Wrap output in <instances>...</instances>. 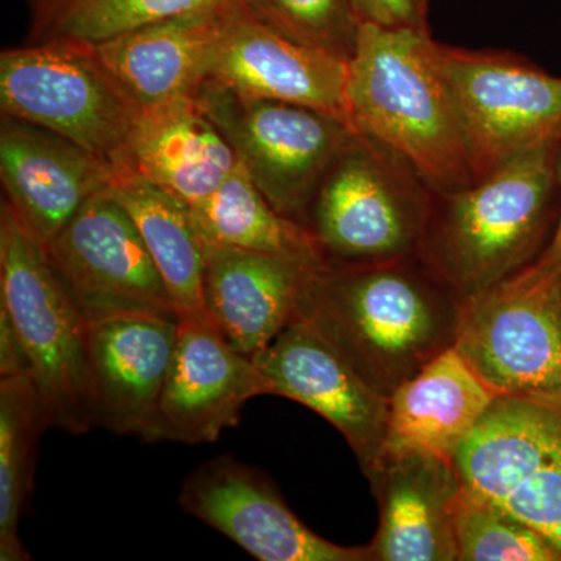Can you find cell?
<instances>
[{"instance_id": "cell-1", "label": "cell", "mask_w": 561, "mask_h": 561, "mask_svg": "<svg viewBox=\"0 0 561 561\" xmlns=\"http://www.w3.org/2000/svg\"><path fill=\"white\" fill-rule=\"evenodd\" d=\"M461 301L419 260L328 265L313 273L298 316L390 398L435 357L453 348Z\"/></svg>"}, {"instance_id": "cell-2", "label": "cell", "mask_w": 561, "mask_h": 561, "mask_svg": "<svg viewBox=\"0 0 561 561\" xmlns=\"http://www.w3.org/2000/svg\"><path fill=\"white\" fill-rule=\"evenodd\" d=\"M561 140L456 191L431 190L419 260L457 295L478 297L541 256L560 216Z\"/></svg>"}, {"instance_id": "cell-3", "label": "cell", "mask_w": 561, "mask_h": 561, "mask_svg": "<svg viewBox=\"0 0 561 561\" xmlns=\"http://www.w3.org/2000/svg\"><path fill=\"white\" fill-rule=\"evenodd\" d=\"M431 31L362 24L348 61L350 127L408 162L430 190L474 183L459 116Z\"/></svg>"}, {"instance_id": "cell-4", "label": "cell", "mask_w": 561, "mask_h": 561, "mask_svg": "<svg viewBox=\"0 0 561 561\" xmlns=\"http://www.w3.org/2000/svg\"><path fill=\"white\" fill-rule=\"evenodd\" d=\"M0 311L16 331L49 426L69 434L94 430L88 321L46 249L5 202L0 209Z\"/></svg>"}, {"instance_id": "cell-5", "label": "cell", "mask_w": 561, "mask_h": 561, "mask_svg": "<svg viewBox=\"0 0 561 561\" xmlns=\"http://www.w3.org/2000/svg\"><path fill=\"white\" fill-rule=\"evenodd\" d=\"M430 195L408 162L354 131L324 173L305 227L328 265L413 260Z\"/></svg>"}, {"instance_id": "cell-6", "label": "cell", "mask_w": 561, "mask_h": 561, "mask_svg": "<svg viewBox=\"0 0 561 561\" xmlns=\"http://www.w3.org/2000/svg\"><path fill=\"white\" fill-rule=\"evenodd\" d=\"M2 116L39 125L79 144L114 175L130 172L142 106L91 46L27 43L0 55Z\"/></svg>"}, {"instance_id": "cell-7", "label": "cell", "mask_w": 561, "mask_h": 561, "mask_svg": "<svg viewBox=\"0 0 561 561\" xmlns=\"http://www.w3.org/2000/svg\"><path fill=\"white\" fill-rule=\"evenodd\" d=\"M459 116L472 176L561 140V77L507 50L432 44Z\"/></svg>"}, {"instance_id": "cell-8", "label": "cell", "mask_w": 561, "mask_h": 561, "mask_svg": "<svg viewBox=\"0 0 561 561\" xmlns=\"http://www.w3.org/2000/svg\"><path fill=\"white\" fill-rule=\"evenodd\" d=\"M454 350L496 397H561V271L534 262L461 301Z\"/></svg>"}, {"instance_id": "cell-9", "label": "cell", "mask_w": 561, "mask_h": 561, "mask_svg": "<svg viewBox=\"0 0 561 561\" xmlns=\"http://www.w3.org/2000/svg\"><path fill=\"white\" fill-rule=\"evenodd\" d=\"M463 489L561 556V397H500L454 459Z\"/></svg>"}, {"instance_id": "cell-10", "label": "cell", "mask_w": 561, "mask_h": 561, "mask_svg": "<svg viewBox=\"0 0 561 561\" xmlns=\"http://www.w3.org/2000/svg\"><path fill=\"white\" fill-rule=\"evenodd\" d=\"M195 98L273 208L305 227L313 195L353 128L308 106L243 99L210 79Z\"/></svg>"}, {"instance_id": "cell-11", "label": "cell", "mask_w": 561, "mask_h": 561, "mask_svg": "<svg viewBox=\"0 0 561 561\" xmlns=\"http://www.w3.org/2000/svg\"><path fill=\"white\" fill-rule=\"evenodd\" d=\"M44 249L84 320L180 317L135 220L110 190L92 195Z\"/></svg>"}, {"instance_id": "cell-12", "label": "cell", "mask_w": 561, "mask_h": 561, "mask_svg": "<svg viewBox=\"0 0 561 561\" xmlns=\"http://www.w3.org/2000/svg\"><path fill=\"white\" fill-rule=\"evenodd\" d=\"M179 504L261 561H370L368 546L320 537L290 511L271 479L232 456L214 457L187 476Z\"/></svg>"}, {"instance_id": "cell-13", "label": "cell", "mask_w": 561, "mask_h": 561, "mask_svg": "<svg viewBox=\"0 0 561 561\" xmlns=\"http://www.w3.org/2000/svg\"><path fill=\"white\" fill-rule=\"evenodd\" d=\"M262 394L271 390L256 362L234 348L208 313L181 316L149 442L219 440L239 423L243 405Z\"/></svg>"}, {"instance_id": "cell-14", "label": "cell", "mask_w": 561, "mask_h": 561, "mask_svg": "<svg viewBox=\"0 0 561 561\" xmlns=\"http://www.w3.org/2000/svg\"><path fill=\"white\" fill-rule=\"evenodd\" d=\"M253 359L271 394L300 402L341 432L365 476L378 465L389 398L373 389L311 321L295 317Z\"/></svg>"}, {"instance_id": "cell-15", "label": "cell", "mask_w": 561, "mask_h": 561, "mask_svg": "<svg viewBox=\"0 0 561 561\" xmlns=\"http://www.w3.org/2000/svg\"><path fill=\"white\" fill-rule=\"evenodd\" d=\"M180 317L128 312L88 321L94 426L149 442Z\"/></svg>"}, {"instance_id": "cell-16", "label": "cell", "mask_w": 561, "mask_h": 561, "mask_svg": "<svg viewBox=\"0 0 561 561\" xmlns=\"http://www.w3.org/2000/svg\"><path fill=\"white\" fill-rule=\"evenodd\" d=\"M0 176L7 205L46 247L116 175L79 144L14 117L0 124Z\"/></svg>"}, {"instance_id": "cell-17", "label": "cell", "mask_w": 561, "mask_h": 561, "mask_svg": "<svg viewBox=\"0 0 561 561\" xmlns=\"http://www.w3.org/2000/svg\"><path fill=\"white\" fill-rule=\"evenodd\" d=\"M205 312L234 348L254 357L298 316L323 262L203 242Z\"/></svg>"}, {"instance_id": "cell-18", "label": "cell", "mask_w": 561, "mask_h": 561, "mask_svg": "<svg viewBox=\"0 0 561 561\" xmlns=\"http://www.w3.org/2000/svg\"><path fill=\"white\" fill-rule=\"evenodd\" d=\"M241 2L224 0L91 47L142 108L195 95L213 76L225 33Z\"/></svg>"}, {"instance_id": "cell-19", "label": "cell", "mask_w": 561, "mask_h": 561, "mask_svg": "<svg viewBox=\"0 0 561 561\" xmlns=\"http://www.w3.org/2000/svg\"><path fill=\"white\" fill-rule=\"evenodd\" d=\"M367 479L379 508L370 561L457 560L454 516L463 485L453 461L382 453Z\"/></svg>"}, {"instance_id": "cell-20", "label": "cell", "mask_w": 561, "mask_h": 561, "mask_svg": "<svg viewBox=\"0 0 561 561\" xmlns=\"http://www.w3.org/2000/svg\"><path fill=\"white\" fill-rule=\"evenodd\" d=\"M210 80L251 101L308 106L348 122V61L283 38L241 2Z\"/></svg>"}, {"instance_id": "cell-21", "label": "cell", "mask_w": 561, "mask_h": 561, "mask_svg": "<svg viewBox=\"0 0 561 561\" xmlns=\"http://www.w3.org/2000/svg\"><path fill=\"white\" fill-rule=\"evenodd\" d=\"M239 158L195 95L142 108L130 146V172L198 205L234 171Z\"/></svg>"}, {"instance_id": "cell-22", "label": "cell", "mask_w": 561, "mask_h": 561, "mask_svg": "<svg viewBox=\"0 0 561 561\" xmlns=\"http://www.w3.org/2000/svg\"><path fill=\"white\" fill-rule=\"evenodd\" d=\"M496 398L453 346L390 394L382 453L431 454L454 463Z\"/></svg>"}, {"instance_id": "cell-23", "label": "cell", "mask_w": 561, "mask_h": 561, "mask_svg": "<svg viewBox=\"0 0 561 561\" xmlns=\"http://www.w3.org/2000/svg\"><path fill=\"white\" fill-rule=\"evenodd\" d=\"M110 191L135 220L180 317L205 312V253L190 206L135 172L116 176Z\"/></svg>"}, {"instance_id": "cell-24", "label": "cell", "mask_w": 561, "mask_h": 561, "mask_svg": "<svg viewBox=\"0 0 561 561\" xmlns=\"http://www.w3.org/2000/svg\"><path fill=\"white\" fill-rule=\"evenodd\" d=\"M191 213L202 242L324 264L308 228L273 208L241 160L209 197L192 206Z\"/></svg>"}, {"instance_id": "cell-25", "label": "cell", "mask_w": 561, "mask_h": 561, "mask_svg": "<svg viewBox=\"0 0 561 561\" xmlns=\"http://www.w3.org/2000/svg\"><path fill=\"white\" fill-rule=\"evenodd\" d=\"M39 391L28 375L0 378V560H31L20 523L33 491L35 449L49 430Z\"/></svg>"}, {"instance_id": "cell-26", "label": "cell", "mask_w": 561, "mask_h": 561, "mask_svg": "<svg viewBox=\"0 0 561 561\" xmlns=\"http://www.w3.org/2000/svg\"><path fill=\"white\" fill-rule=\"evenodd\" d=\"M224 0H27V43L98 46L142 25Z\"/></svg>"}, {"instance_id": "cell-27", "label": "cell", "mask_w": 561, "mask_h": 561, "mask_svg": "<svg viewBox=\"0 0 561 561\" xmlns=\"http://www.w3.org/2000/svg\"><path fill=\"white\" fill-rule=\"evenodd\" d=\"M454 537L457 561H561L540 534L465 489L454 516Z\"/></svg>"}, {"instance_id": "cell-28", "label": "cell", "mask_w": 561, "mask_h": 561, "mask_svg": "<svg viewBox=\"0 0 561 561\" xmlns=\"http://www.w3.org/2000/svg\"><path fill=\"white\" fill-rule=\"evenodd\" d=\"M265 27L309 49L350 61L362 22L351 0H242Z\"/></svg>"}, {"instance_id": "cell-29", "label": "cell", "mask_w": 561, "mask_h": 561, "mask_svg": "<svg viewBox=\"0 0 561 561\" xmlns=\"http://www.w3.org/2000/svg\"><path fill=\"white\" fill-rule=\"evenodd\" d=\"M362 24L382 28L430 31L427 0H351Z\"/></svg>"}, {"instance_id": "cell-30", "label": "cell", "mask_w": 561, "mask_h": 561, "mask_svg": "<svg viewBox=\"0 0 561 561\" xmlns=\"http://www.w3.org/2000/svg\"><path fill=\"white\" fill-rule=\"evenodd\" d=\"M13 375H28L27 359L9 316L0 311V378Z\"/></svg>"}, {"instance_id": "cell-31", "label": "cell", "mask_w": 561, "mask_h": 561, "mask_svg": "<svg viewBox=\"0 0 561 561\" xmlns=\"http://www.w3.org/2000/svg\"><path fill=\"white\" fill-rule=\"evenodd\" d=\"M559 184H560V216L557 221L556 232H553L551 242L542 251L537 261L538 264L546 265V267L560 268L561 271V150L559 158Z\"/></svg>"}]
</instances>
